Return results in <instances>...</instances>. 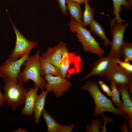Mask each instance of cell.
<instances>
[{"label": "cell", "instance_id": "cell-11", "mask_svg": "<svg viewBox=\"0 0 132 132\" xmlns=\"http://www.w3.org/2000/svg\"><path fill=\"white\" fill-rule=\"evenodd\" d=\"M115 60L113 57L109 55L106 57L103 56L100 57L94 63L93 66L90 72L80 81L93 75H97L100 77L106 76L113 67L118 64L115 62Z\"/></svg>", "mask_w": 132, "mask_h": 132}, {"label": "cell", "instance_id": "cell-20", "mask_svg": "<svg viewBox=\"0 0 132 132\" xmlns=\"http://www.w3.org/2000/svg\"><path fill=\"white\" fill-rule=\"evenodd\" d=\"M42 115L46 123L48 132H58L64 126L56 122L55 118L44 109Z\"/></svg>", "mask_w": 132, "mask_h": 132}, {"label": "cell", "instance_id": "cell-22", "mask_svg": "<svg viewBox=\"0 0 132 132\" xmlns=\"http://www.w3.org/2000/svg\"><path fill=\"white\" fill-rule=\"evenodd\" d=\"M121 55L123 61L129 62L132 61V43L124 40L120 49Z\"/></svg>", "mask_w": 132, "mask_h": 132}, {"label": "cell", "instance_id": "cell-4", "mask_svg": "<svg viewBox=\"0 0 132 132\" xmlns=\"http://www.w3.org/2000/svg\"><path fill=\"white\" fill-rule=\"evenodd\" d=\"M4 83V103L12 110H15L21 105H24L28 89L24 87L23 82L19 80L17 83L11 81Z\"/></svg>", "mask_w": 132, "mask_h": 132}, {"label": "cell", "instance_id": "cell-5", "mask_svg": "<svg viewBox=\"0 0 132 132\" xmlns=\"http://www.w3.org/2000/svg\"><path fill=\"white\" fill-rule=\"evenodd\" d=\"M83 64L81 57L76 52H66L62 58L59 68L61 76L64 78H69L74 74L81 72Z\"/></svg>", "mask_w": 132, "mask_h": 132}, {"label": "cell", "instance_id": "cell-8", "mask_svg": "<svg viewBox=\"0 0 132 132\" xmlns=\"http://www.w3.org/2000/svg\"><path fill=\"white\" fill-rule=\"evenodd\" d=\"M130 23L131 22H129L124 24H115L110 28L112 40L111 42V48L109 55L115 59L121 60V58L120 48L124 41L125 31Z\"/></svg>", "mask_w": 132, "mask_h": 132}, {"label": "cell", "instance_id": "cell-7", "mask_svg": "<svg viewBox=\"0 0 132 132\" xmlns=\"http://www.w3.org/2000/svg\"><path fill=\"white\" fill-rule=\"evenodd\" d=\"M30 54L14 61L8 59L0 66V77L3 78L4 83L9 81L18 83V78L21 72V67Z\"/></svg>", "mask_w": 132, "mask_h": 132}, {"label": "cell", "instance_id": "cell-32", "mask_svg": "<svg viewBox=\"0 0 132 132\" xmlns=\"http://www.w3.org/2000/svg\"><path fill=\"white\" fill-rule=\"evenodd\" d=\"M132 118H130L128 119L127 123L129 124L128 126V131L129 132H132Z\"/></svg>", "mask_w": 132, "mask_h": 132}, {"label": "cell", "instance_id": "cell-19", "mask_svg": "<svg viewBox=\"0 0 132 132\" xmlns=\"http://www.w3.org/2000/svg\"><path fill=\"white\" fill-rule=\"evenodd\" d=\"M89 25V31L99 36L106 46L111 45V42L106 36L105 31L100 24L94 19Z\"/></svg>", "mask_w": 132, "mask_h": 132}, {"label": "cell", "instance_id": "cell-36", "mask_svg": "<svg viewBox=\"0 0 132 132\" xmlns=\"http://www.w3.org/2000/svg\"></svg>", "mask_w": 132, "mask_h": 132}, {"label": "cell", "instance_id": "cell-16", "mask_svg": "<svg viewBox=\"0 0 132 132\" xmlns=\"http://www.w3.org/2000/svg\"><path fill=\"white\" fill-rule=\"evenodd\" d=\"M48 92L47 90H43L42 91V92L40 94L37 95V96L33 110L34 122L36 124H39L40 118L44 109L45 98Z\"/></svg>", "mask_w": 132, "mask_h": 132}, {"label": "cell", "instance_id": "cell-21", "mask_svg": "<svg viewBox=\"0 0 132 132\" xmlns=\"http://www.w3.org/2000/svg\"><path fill=\"white\" fill-rule=\"evenodd\" d=\"M85 9L83 12L82 22V25L84 27L89 25L94 20V11L93 8L89 5L88 1L84 3Z\"/></svg>", "mask_w": 132, "mask_h": 132}, {"label": "cell", "instance_id": "cell-17", "mask_svg": "<svg viewBox=\"0 0 132 132\" xmlns=\"http://www.w3.org/2000/svg\"><path fill=\"white\" fill-rule=\"evenodd\" d=\"M66 9L69 11L70 18L78 23L82 22V12L80 4L70 0H66Z\"/></svg>", "mask_w": 132, "mask_h": 132}, {"label": "cell", "instance_id": "cell-28", "mask_svg": "<svg viewBox=\"0 0 132 132\" xmlns=\"http://www.w3.org/2000/svg\"><path fill=\"white\" fill-rule=\"evenodd\" d=\"M100 114L103 117L104 121V124L103 126H101L100 131L102 132H106V126L107 124L109 122H111L114 123V121L110 118L107 117L103 113H101Z\"/></svg>", "mask_w": 132, "mask_h": 132}, {"label": "cell", "instance_id": "cell-35", "mask_svg": "<svg viewBox=\"0 0 132 132\" xmlns=\"http://www.w3.org/2000/svg\"><path fill=\"white\" fill-rule=\"evenodd\" d=\"M132 5V0H127Z\"/></svg>", "mask_w": 132, "mask_h": 132}, {"label": "cell", "instance_id": "cell-6", "mask_svg": "<svg viewBox=\"0 0 132 132\" xmlns=\"http://www.w3.org/2000/svg\"><path fill=\"white\" fill-rule=\"evenodd\" d=\"M9 18L16 34V40L15 47L8 59L11 61H14L30 54L32 50L37 46L38 43L27 40L17 29Z\"/></svg>", "mask_w": 132, "mask_h": 132}, {"label": "cell", "instance_id": "cell-18", "mask_svg": "<svg viewBox=\"0 0 132 132\" xmlns=\"http://www.w3.org/2000/svg\"><path fill=\"white\" fill-rule=\"evenodd\" d=\"M39 60L40 73L42 76H44L47 75L54 76L61 75L59 68L47 61L41 56H40Z\"/></svg>", "mask_w": 132, "mask_h": 132}, {"label": "cell", "instance_id": "cell-29", "mask_svg": "<svg viewBox=\"0 0 132 132\" xmlns=\"http://www.w3.org/2000/svg\"><path fill=\"white\" fill-rule=\"evenodd\" d=\"M75 125L73 124L68 126L64 125L59 131L58 132H70L74 129Z\"/></svg>", "mask_w": 132, "mask_h": 132}, {"label": "cell", "instance_id": "cell-25", "mask_svg": "<svg viewBox=\"0 0 132 132\" xmlns=\"http://www.w3.org/2000/svg\"><path fill=\"white\" fill-rule=\"evenodd\" d=\"M114 61L126 71L132 73V65L130 62L122 61L120 59H116Z\"/></svg>", "mask_w": 132, "mask_h": 132}, {"label": "cell", "instance_id": "cell-14", "mask_svg": "<svg viewBox=\"0 0 132 132\" xmlns=\"http://www.w3.org/2000/svg\"><path fill=\"white\" fill-rule=\"evenodd\" d=\"M117 89L121 94L123 102V107L118 109L125 113L126 116L124 118V120L132 118V103L130 97L128 89L123 86L116 85Z\"/></svg>", "mask_w": 132, "mask_h": 132}, {"label": "cell", "instance_id": "cell-33", "mask_svg": "<svg viewBox=\"0 0 132 132\" xmlns=\"http://www.w3.org/2000/svg\"><path fill=\"white\" fill-rule=\"evenodd\" d=\"M72 1L76 2L80 4L82 3H84L87 1H88L91 0H70Z\"/></svg>", "mask_w": 132, "mask_h": 132}, {"label": "cell", "instance_id": "cell-3", "mask_svg": "<svg viewBox=\"0 0 132 132\" xmlns=\"http://www.w3.org/2000/svg\"><path fill=\"white\" fill-rule=\"evenodd\" d=\"M68 24L71 33H76V36L82 44L84 51L96 55L100 57L105 54V51L100 46V44L92 36L91 32L82 25L72 19Z\"/></svg>", "mask_w": 132, "mask_h": 132}, {"label": "cell", "instance_id": "cell-30", "mask_svg": "<svg viewBox=\"0 0 132 132\" xmlns=\"http://www.w3.org/2000/svg\"><path fill=\"white\" fill-rule=\"evenodd\" d=\"M120 130L123 132H128V126L126 122H124L122 125L120 126Z\"/></svg>", "mask_w": 132, "mask_h": 132}, {"label": "cell", "instance_id": "cell-12", "mask_svg": "<svg viewBox=\"0 0 132 132\" xmlns=\"http://www.w3.org/2000/svg\"><path fill=\"white\" fill-rule=\"evenodd\" d=\"M68 52L66 43L60 41L53 47H49L41 56L48 62L59 69L61 61L65 53Z\"/></svg>", "mask_w": 132, "mask_h": 132}, {"label": "cell", "instance_id": "cell-26", "mask_svg": "<svg viewBox=\"0 0 132 132\" xmlns=\"http://www.w3.org/2000/svg\"><path fill=\"white\" fill-rule=\"evenodd\" d=\"M99 83L103 90L109 96H112V93L109 87L102 81H99Z\"/></svg>", "mask_w": 132, "mask_h": 132}, {"label": "cell", "instance_id": "cell-2", "mask_svg": "<svg viewBox=\"0 0 132 132\" xmlns=\"http://www.w3.org/2000/svg\"><path fill=\"white\" fill-rule=\"evenodd\" d=\"M83 90L88 91L95 102V107L94 110L93 117L97 116L105 112H111L124 118L127 114L123 111L115 108L112 100L106 97L100 91L98 83L95 81H88L81 87Z\"/></svg>", "mask_w": 132, "mask_h": 132}, {"label": "cell", "instance_id": "cell-23", "mask_svg": "<svg viewBox=\"0 0 132 132\" xmlns=\"http://www.w3.org/2000/svg\"><path fill=\"white\" fill-rule=\"evenodd\" d=\"M111 87L112 96H111V100L118 107V109L122 108L123 104L121 101L120 98V92L117 89L116 84L113 82H111Z\"/></svg>", "mask_w": 132, "mask_h": 132}, {"label": "cell", "instance_id": "cell-9", "mask_svg": "<svg viewBox=\"0 0 132 132\" xmlns=\"http://www.w3.org/2000/svg\"><path fill=\"white\" fill-rule=\"evenodd\" d=\"M107 81L125 87L132 93V73L126 71L118 64L113 67L106 76Z\"/></svg>", "mask_w": 132, "mask_h": 132}, {"label": "cell", "instance_id": "cell-15", "mask_svg": "<svg viewBox=\"0 0 132 132\" xmlns=\"http://www.w3.org/2000/svg\"><path fill=\"white\" fill-rule=\"evenodd\" d=\"M113 4L114 9L113 14L115 16L112 21H111L110 25L111 27L115 24H122V22H125V21L122 19L120 15V11L122 9L121 6L125 9L130 10L132 5L127 0H112Z\"/></svg>", "mask_w": 132, "mask_h": 132}, {"label": "cell", "instance_id": "cell-10", "mask_svg": "<svg viewBox=\"0 0 132 132\" xmlns=\"http://www.w3.org/2000/svg\"><path fill=\"white\" fill-rule=\"evenodd\" d=\"M44 77L47 82L45 88L48 92L52 91L56 98L62 96L64 93L68 91L69 88L72 86L69 81L61 75H47Z\"/></svg>", "mask_w": 132, "mask_h": 132}, {"label": "cell", "instance_id": "cell-24", "mask_svg": "<svg viewBox=\"0 0 132 132\" xmlns=\"http://www.w3.org/2000/svg\"><path fill=\"white\" fill-rule=\"evenodd\" d=\"M101 126V121L99 119H93L91 123L87 126L85 132H99L100 131Z\"/></svg>", "mask_w": 132, "mask_h": 132}, {"label": "cell", "instance_id": "cell-31", "mask_svg": "<svg viewBox=\"0 0 132 132\" xmlns=\"http://www.w3.org/2000/svg\"><path fill=\"white\" fill-rule=\"evenodd\" d=\"M4 104V98L3 95L2 94L1 91L0 87V106H3Z\"/></svg>", "mask_w": 132, "mask_h": 132}, {"label": "cell", "instance_id": "cell-27", "mask_svg": "<svg viewBox=\"0 0 132 132\" xmlns=\"http://www.w3.org/2000/svg\"><path fill=\"white\" fill-rule=\"evenodd\" d=\"M56 0L58 2L61 11L64 15L66 16L68 15L66 9V0Z\"/></svg>", "mask_w": 132, "mask_h": 132}, {"label": "cell", "instance_id": "cell-13", "mask_svg": "<svg viewBox=\"0 0 132 132\" xmlns=\"http://www.w3.org/2000/svg\"><path fill=\"white\" fill-rule=\"evenodd\" d=\"M39 89L38 88L34 87L28 90L26 96L24 107L21 110L22 114L23 115L30 117L32 116Z\"/></svg>", "mask_w": 132, "mask_h": 132}, {"label": "cell", "instance_id": "cell-1", "mask_svg": "<svg viewBox=\"0 0 132 132\" xmlns=\"http://www.w3.org/2000/svg\"><path fill=\"white\" fill-rule=\"evenodd\" d=\"M41 51L38 50L25 61L22 65L25 66L24 68L21 72L18 79L25 83L31 80L34 83L33 86L38 88L42 91L45 88L47 82L44 76H42L40 73L39 59Z\"/></svg>", "mask_w": 132, "mask_h": 132}, {"label": "cell", "instance_id": "cell-34", "mask_svg": "<svg viewBox=\"0 0 132 132\" xmlns=\"http://www.w3.org/2000/svg\"><path fill=\"white\" fill-rule=\"evenodd\" d=\"M12 132H28L26 130H23L21 128H19L17 130H15L14 131Z\"/></svg>", "mask_w": 132, "mask_h": 132}]
</instances>
